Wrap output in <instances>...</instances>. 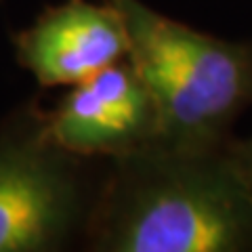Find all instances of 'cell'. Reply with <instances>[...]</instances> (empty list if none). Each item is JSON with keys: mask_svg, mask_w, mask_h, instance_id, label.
Here are the masks:
<instances>
[{"mask_svg": "<svg viewBox=\"0 0 252 252\" xmlns=\"http://www.w3.org/2000/svg\"><path fill=\"white\" fill-rule=\"evenodd\" d=\"M46 130L65 152L105 162L156 141L160 116L145 80L124 57L46 107Z\"/></svg>", "mask_w": 252, "mask_h": 252, "instance_id": "cell-4", "label": "cell"}, {"mask_svg": "<svg viewBox=\"0 0 252 252\" xmlns=\"http://www.w3.org/2000/svg\"><path fill=\"white\" fill-rule=\"evenodd\" d=\"M227 145L156 139L105 160L80 248L252 252V195Z\"/></svg>", "mask_w": 252, "mask_h": 252, "instance_id": "cell-1", "label": "cell"}, {"mask_svg": "<svg viewBox=\"0 0 252 252\" xmlns=\"http://www.w3.org/2000/svg\"><path fill=\"white\" fill-rule=\"evenodd\" d=\"M15 61L40 89H69L128 57V32L112 0H63L11 36Z\"/></svg>", "mask_w": 252, "mask_h": 252, "instance_id": "cell-5", "label": "cell"}, {"mask_svg": "<svg viewBox=\"0 0 252 252\" xmlns=\"http://www.w3.org/2000/svg\"><path fill=\"white\" fill-rule=\"evenodd\" d=\"M0 2H2V0H0Z\"/></svg>", "mask_w": 252, "mask_h": 252, "instance_id": "cell-7", "label": "cell"}, {"mask_svg": "<svg viewBox=\"0 0 252 252\" xmlns=\"http://www.w3.org/2000/svg\"><path fill=\"white\" fill-rule=\"evenodd\" d=\"M94 162L49 137L38 97L11 107L0 118V252L80 248L103 175Z\"/></svg>", "mask_w": 252, "mask_h": 252, "instance_id": "cell-3", "label": "cell"}, {"mask_svg": "<svg viewBox=\"0 0 252 252\" xmlns=\"http://www.w3.org/2000/svg\"><path fill=\"white\" fill-rule=\"evenodd\" d=\"M227 147H229V156L235 164V168L240 172L244 185L248 187V191L252 195V135L246 139L231 137Z\"/></svg>", "mask_w": 252, "mask_h": 252, "instance_id": "cell-6", "label": "cell"}, {"mask_svg": "<svg viewBox=\"0 0 252 252\" xmlns=\"http://www.w3.org/2000/svg\"><path fill=\"white\" fill-rule=\"evenodd\" d=\"M128 32V59L160 116V141L227 145L252 105V40H229L156 11L143 0H112Z\"/></svg>", "mask_w": 252, "mask_h": 252, "instance_id": "cell-2", "label": "cell"}]
</instances>
